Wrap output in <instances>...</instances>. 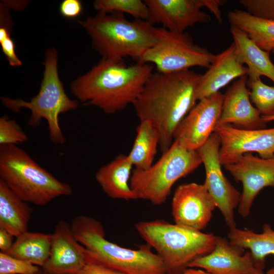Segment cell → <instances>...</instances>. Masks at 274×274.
I'll return each instance as SVG.
<instances>
[{
    "label": "cell",
    "mask_w": 274,
    "mask_h": 274,
    "mask_svg": "<svg viewBox=\"0 0 274 274\" xmlns=\"http://www.w3.org/2000/svg\"><path fill=\"white\" fill-rule=\"evenodd\" d=\"M201 76L190 70L153 72L133 104L140 120L150 121L158 131L162 154L173 144L178 125L196 104Z\"/></svg>",
    "instance_id": "1"
},
{
    "label": "cell",
    "mask_w": 274,
    "mask_h": 274,
    "mask_svg": "<svg viewBox=\"0 0 274 274\" xmlns=\"http://www.w3.org/2000/svg\"><path fill=\"white\" fill-rule=\"evenodd\" d=\"M153 70L151 64L128 65L123 60L101 59L71 82V92L83 105L113 114L133 104Z\"/></svg>",
    "instance_id": "2"
},
{
    "label": "cell",
    "mask_w": 274,
    "mask_h": 274,
    "mask_svg": "<svg viewBox=\"0 0 274 274\" xmlns=\"http://www.w3.org/2000/svg\"><path fill=\"white\" fill-rule=\"evenodd\" d=\"M78 22L101 59L119 61L129 56L136 61L156 40V28L152 23L140 19L128 20L121 13L97 12Z\"/></svg>",
    "instance_id": "3"
},
{
    "label": "cell",
    "mask_w": 274,
    "mask_h": 274,
    "mask_svg": "<svg viewBox=\"0 0 274 274\" xmlns=\"http://www.w3.org/2000/svg\"><path fill=\"white\" fill-rule=\"evenodd\" d=\"M71 226L76 239L87 251V263L100 264L125 274H166L161 259L147 244L133 250L110 242L101 223L86 215L77 216Z\"/></svg>",
    "instance_id": "4"
},
{
    "label": "cell",
    "mask_w": 274,
    "mask_h": 274,
    "mask_svg": "<svg viewBox=\"0 0 274 274\" xmlns=\"http://www.w3.org/2000/svg\"><path fill=\"white\" fill-rule=\"evenodd\" d=\"M0 179L22 200L37 206L73 193L68 184L58 180L16 145H0Z\"/></svg>",
    "instance_id": "5"
},
{
    "label": "cell",
    "mask_w": 274,
    "mask_h": 274,
    "mask_svg": "<svg viewBox=\"0 0 274 274\" xmlns=\"http://www.w3.org/2000/svg\"><path fill=\"white\" fill-rule=\"evenodd\" d=\"M135 228L161 259L166 274H181L195 259L214 249L216 235L162 220L141 221Z\"/></svg>",
    "instance_id": "6"
},
{
    "label": "cell",
    "mask_w": 274,
    "mask_h": 274,
    "mask_svg": "<svg viewBox=\"0 0 274 274\" xmlns=\"http://www.w3.org/2000/svg\"><path fill=\"white\" fill-rule=\"evenodd\" d=\"M58 52L54 48L48 49L45 53L44 72L38 94L29 101L20 98L2 96L3 105L15 113L22 108L30 111L28 120L29 126L40 125L42 119L48 124L50 141L56 144H63L66 139L59 124L61 114L76 109L80 102L71 99L65 92L58 71Z\"/></svg>",
    "instance_id": "7"
},
{
    "label": "cell",
    "mask_w": 274,
    "mask_h": 274,
    "mask_svg": "<svg viewBox=\"0 0 274 274\" xmlns=\"http://www.w3.org/2000/svg\"><path fill=\"white\" fill-rule=\"evenodd\" d=\"M201 163L197 150L187 149L174 141L150 167L145 169H133L130 186L138 199L160 205L166 201L174 184L192 173Z\"/></svg>",
    "instance_id": "8"
},
{
    "label": "cell",
    "mask_w": 274,
    "mask_h": 274,
    "mask_svg": "<svg viewBox=\"0 0 274 274\" xmlns=\"http://www.w3.org/2000/svg\"><path fill=\"white\" fill-rule=\"evenodd\" d=\"M156 42L136 61L153 64L156 72L173 73L190 70L192 67L209 68L215 55L195 44L187 33L156 28Z\"/></svg>",
    "instance_id": "9"
},
{
    "label": "cell",
    "mask_w": 274,
    "mask_h": 274,
    "mask_svg": "<svg viewBox=\"0 0 274 274\" xmlns=\"http://www.w3.org/2000/svg\"><path fill=\"white\" fill-rule=\"evenodd\" d=\"M220 138L214 132L197 151L205 169L203 184L230 229L236 227L234 212L238 207L241 193L223 173L220 159Z\"/></svg>",
    "instance_id": "10"
},
{
    "label": "cell",
    "mask_w": 274,
    "mask_h": 274,
    "mask_svg": "<svg viewBox=\"0 0 274 274\" xmlns=\"http://www.w3.org/2000/svg\"><path fill=\"white\" fill-rule=\"evenodd\" d=\"M224 166L236 182L242 184L237 211L242 217H247L260 191L265 187H274V157L263 158L248 153Z\"/></svg>",
    "instance_id": "11"
},
{
    "label": "cell",
    "mask_w": 274,
    "mask_h": 274,
    "mask_svg": "<svg viewBox=\"0 0 274 274\" xmlns=\"http://www.w3.org/2000/svg\"><path fill=\"white\" fill-rule=\"evenodd\" d=\"M224 95L218 92L198 100L176 128L174 141L197 150L215 131L221 112Z\"/></svg>",
    "instance_id": "12"
},
{
    "label": "cell",
    "mask_w": 274,
    "mask_h": 274,
    "mask_svg": "<svg viewBox=\"0 0 274 274\" xmlns=\"http://www.w3.org/2000/svg\"><path fill=\"white\" fill-rule=\"evenodd\" d=\"M215 132L220 140V159L222 165L231 163L248 153L256 152L263 158L274 157V127L245 129L218 123Z\"/></svg>",
    "instance_id": "13"
},
{
    "label": "cell",
    "mask_w": 274,
    "mask_h": 274,
    "mask_svg": "<svg viewBox=\"0 0 274 274\" xmlns=\"http://www.w3.org/2000/svg\"><path fill=\"white\" fill-rule=\"evenodd\" d=\"M216 204L204 184L184 183L176 189L172 202L175 223L201 231L211 220Z\"/></svg>",
    "instance_id": "14"
},
{
    "label": "cell",
    "mask_w": 274,
    "mask_h": 274,
    "mask_svg": "<svg viewBox=\"0 0 274 274\" xmlns=\"http://www.w3.org/2000/svg\"><path fill=\"white\" fill-rule=\"evenodd\" d=\"M231 244L228 239L216 236L214 249L199 257L188 267L200 268L210 274H264L257 267L249 251Z\"/></svg>",
    "instance_id": "15"
},
{
    "label": "cell",
    "mask_w": 274,
    "mask_h": 274,
    "mask_svg": "<svg viewBox=\"0 0 274 274\" xmlns=\"http://www.w3.org/2000/svg\"><path fill=\"white\" fill-rule=\"evenodd\" d=\"M52 234L50 256L42 268L49 274H77L87 263V250L64 220L57 223Z\"/></svg>",
    "instance_id": "16"
},
{
    "label": "cell",
    "mask_w": 274,
    "mask_h": 274,
    "mask_svg": "<svg viewBox=\"0 0 274 274\" xmlns=\"http://www.w3.org/2000/svg\"><path fill=\"white\" fill-rule=\"evenodd\" d=\"M148 21L160 23L172 31L184 32L198 23H209L211 16L201 11L200 0H145Z\"/></svg>",
    "instance_id": "17"
},
{
    "label": "cell",
    "mask_w": 274,
    "mask_h": 274,
    "mask_svg": "<svg viewBox=\"0 0 274 274\" xmlns=\"http://www.w3.org/2000/svg\"><path fill=\"white\" fill-rule=\"evenodd\" d=\"M247 80V76H243L227 89L224 95L218 123L234 125L236 128L245 129L265 128L266 123L251 104Z\"/></svg>",
    "instance_id": "18"
},
{
    "label": "cell",
    "mask_w": 274,
    "mask_h": 274,
    "mask_svg": "<svg viewBox=\"0 0 274 274\" xmlns=\"http://www.w3.org/2000/svg\"><path fill=\"white\" fill-rule=\"evenodd\" d=\"M248 74V68L237 59L233 43L215 55L208 71L201 74L196 90L197 100L219 92L232 80Z\"/></svg>",
    "instance_id": "19"
},
{
    "label": "cell",
    "mask_w": 274,
    "mask_h": 274,
    "mask_svg": "<svg viewBox=\"0 0 274 274\" xmlns=\"http://www.w3.org/2000/svg\"><path fill=\"white\" fill-rule=\"evenodd\" d=\"M132 166L127 155L119 154L98 169L95 179L105 193L112 198L137 199L130 184Z\"/></svg>",
    "instance_id": "20"
},
{
    "label": "cell",
    "mask_w": 274,
    "mask_h": 274,
    "mask_svg": "<svg viewBox=\"0 0 274 274\" xmlns=\"http://www.w3.org/2000/svg\"><path fill=\"white\" fill-rule=\"evenodd\" d=\"M230 32L237 59L248 66V79L254 80L264 76L274 83V64L269 58V53L257 46L239 28L231 26Z\"/></svg>",
    "instance_id": "21"
},
{
    "label": "cell",
    "mask_w": 274,
    "mask_h": 274,
    "mask_svg": "<svg viewBox=\"0 0 274 274\" xmlns=\"http://www.w3.org/2000/svg\"><path fill=\"white\" fill-rule=\"evenodd\" d=\"M32 209L0 179V228L14 236L27 231Z\"/></svg>",
    "instance_id": "22"
},
{
    "label": "cell",
    "mask_w": 274,
    "mask_h": 274,
    "mask_svg": "<svg viewBox=\"0 0 274 274\" xmlns=\"http://www.w3.org/2000/svg\"><path fill=\"white\" fill-rule=\"evenodd\" d=\"M229 242L239 248L248 249L257 267L263 270L266 257L274 255V230L265 223L261 233L236 227L229 229L227 234Z\"/></svg>",
    "instance_id": "23"
},
{
    "label": "cell",
    "mask_w": 274,
    "mask_h": 274,
    "mask_svg": "<svg viewBox=\"0 0 274 274\" xmlns=\"http://www.w3.org/2000/svg\"><path fill=\"white\" fill-rule=\"evenodd\" d=\"M227 17L231 26L245 32L262 50L269 53L274 49V20L257 17L237 9L230 11Z\"/></svg>",
    "instance_id": "24"
},
{
    "label": "cell",
    "mask_w": 274,
    "mask_h": 274,
    "mask_svg": "<svg viewBox=\"0 0 274 274\" xmlns=\"http://www.w3.org/2000/svg\"><path fill=\"white\" fill-rule=\"evenodd\" d=\"M52 242V234L27 231L16 237L7 253L42 268L49 257Z\"/></svg>",
    "instance_id": "25"
},
{
    "label": "cell",
    "mask_w": 274,
    "mask_h": 274,
    "mask_svg": "<svg viewBox=\"0 0 274 274\" xmlns=\"http://www.w3.org/2000/svg\"><path fill=\"white\" fill-rule=\"evenodd\" d=\"M136 134L128 158L135 168L145 169L153 163L157 147L159 146L160 136L152 124L149 121H140L136 128Z\"/></svg>",
    "instance_id": "26"
},
{
    "label": "cell",
    "mask_w": 274,
    "mask_h": 274,
    "mask_svg": "<svg viewBox=\"0 0 274 274\" xmlns=\"http://www.w3.org/2000/svg\"><path fill=\"white\" fill-rule=\"evenodd\" d=\"M26 1H2L0 3V45L3 54L9 64L13 67L20 66L22 62L16 53V45L11 37L14 23L11 9L21 10L27 6Z\"/></svg>",
    "instance_id": "27"
},
{
    "label": "cell",
    "mask_w": 274,
    "mask_h": 274,
    "mask_svg": "<svg viewBox=\"0 0 274 274\" xmlns=\"http://www.w3.org/2000/svg\"><path fill=\"white\" fill-rule=\"evenodd\" d=\"M93 7L97 12H118L133 16L134 19L148 21V8L141 0H96Z\"/></svg>",
    "instance_id": "28"
},
{
    "label": "cell",
    "mask_w": 274,
    "mask_h": 274,
    "mask_svg": "<svg viewBox=\"0 0 274 274\" xmlns=\"http://www.w3.org/2000/svg\"><path fill=\"white\" fill-rule=\"evenodd\" d=\"M250 98L263 117L274 116V87L266 85L260 78L247 80Z\"/></svg>",
    "instance_id": "29"
},
{
    "label": "cell",
    "mask_w": 274,
    "mask_h": 274,
    "mask_svg": "<svg viewBox=\"0 0 274 274\" xmlns=\"http://www.w3.org/2000/svg\"><path fill=\"white\" fill-rule=\"evenodd\" d=\"M28 138L20 126L7 115L0 118V145H16L26 142Z\"/></svg>",
    "instance_id": "30"
},
{
    "label": "cell",
    "mask_w": 274,
    "mask_h": 274,
    "mask_svg": "<svg viewBox=\"0 0 274 274\" xmlns=\"http://www.w3.org/2000/svg\"><path fill=\"white\" fill-rule=\"evenodd\" d=\"M41 267L0 252V274H35Z\"/></svg>",
    "instance_id": "31"
},
{
    "label": "cell",
    "mask_w": 274,
    "mask_h": 274,
    "mask_svg": "<svg viewBox=\"0 0 274 274\" xmlns=\"http://www.w3.org/2000/svg\"><path fill=\"white\" fill-rule=\"evenodd\" d=\"M239 3L254 16L274 20V0H240Z\"/></svg>",
    "instance_id": "32"
},
{
    "label": "cell",
    "mask_w": 274,
    "mask_h": 274,
    "mask_svg": "<svg viewBox=\"0 0 274 274\" xmlns=\"http://www.w3.org/2000/svg\"><path fill=\"white\" fill-rule=\"evenodd\" d=\"M83 4L80 0H63L60 4L59 11L64 18L74 19L82 13Z\"/></svg>",
    "instance_id": "33"
},
{
    "label": "cell",
    "mask_w": 274,
    "mask_h": 274,
    "mask_svg": "<svg viewBox=\"0 0 274 274\" xmlns=\"http://www.w3.org/2000/svg\"><path fill=\"white\" fill-rule=\"evenodd\" d=\"M77 274H125L100 264L88 263Z\"/></svg>",
    "instance_id": "34"
},
{
    "label": "cell",
    "mask_w": 274,
    "mask_h": 274,
    "mask_svg": "<svg viewBox=\"0 0 274 274\" xmlns=\"http://www.w3.org/2000/svg\"><path fill=\"white\" fill-rule=\"evenodd\" d=\"M226 2V1L224 0H200L202 8L208 9L219 23L222 21L220 8Z\"/></svg>",
    "instance_id": "35"
},
{
    "label": "cell",
    "mask_w": 274,
    "mask_h": 274,
    "mask_svg": "<svg viewBox=\"0 0 274 274\" xmlns=\"http://www.w3.org/2000/svg\"><path fill=\"white\" fill-rule=\"evenodd\" d=\"M14 235L7 231L0 228L1 252L7 253L12 247Z\"/></svg>",
    "instance_id": "36"
},
{
    "label": "cell",
    "mask_w": 274,
    "mask_h": 274,
    "mask_svg": "<svg viewBox=\"0 0 274 274\" xmlns=\"http://www.w3.org/2000/svg\"><path fill=\"white\" fill-rule=\"evenodd\" d=\"M181 274H210L206 271L192 267L187 268Z\"/></svg>",
    "instance_id": "37"
},
{
    "label": "cell",
    "mask_w": 274,
    "mask_h": 274,
    "mask_svg": "<svg viewBox=\"0 0 274 274\" xmlns=\"http://www.w3.org/2000/svg\"><path fill=\"white\" fill-rule=\"evenodd\" d=\"M263 120L264 121H265L266 123L269 121H274V116H270V117H262Z\"/></svg>",
    "instance_id": "38"
},
{
    "label": "cell",
    "mask_w": 274,
    "mask_h": 274,
    "mask_svg": "<svg viewBox=\"0 0 274 274\" xmlns=\"http://www.w3.org/2000/svg\"><path fill=\"white\" fill-rule=\"evenodd\" d=\"M264 274H274V266L268 269Z\"/></svg>",
    "instance_id": "39"
},
{
    "label": "cell",
    "mask_w": 274,
    "mask_h": 274,
    "mask_svg": "<svg viewBox=\"0 0 274 274\" xmlns=\"http://www.w3.org/2000/svg\"><path fill=\"white\" fill-rule=\"evenodd\" d=\"M35 274H49L43 270L42 268H41L40 270Z\"/></svg>",
    "instance_id": "40"
},
{
    "label": "cell",
    "mask_w": 274,
    "mask_h": 274,
    "mask_svg": "<svg viewBox=\"0 0 274 274\" xmlns=\"http://www.w3.org/2000/svg\"><path fill=\"white\" fill-rule=\"evenodd\" d=\"M272 52L274 54V49L272 51Z\"/></svg>",
    "instance_id": "41"
}]
</instances>
